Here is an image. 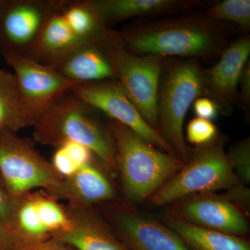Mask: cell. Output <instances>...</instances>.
<instances>
[{
	"label": "cell",
	"instance_id": "cell-1",
	"mask_svg": "<svg viewBox=\"0 0 250 250\" xmlns=\"http://www.w3.org/2000/svg\"><path fill=\"white\" fill-rule=\"evenodd\" d=\"M94 108L72 90L52 104L34 124V139L57 148L65 142L82 145L90 149L104 170L117 173L114 145L108 125L105 126Z\"/></svg>",
	"mask_w": 250,
	"mask_h": 250
},
{
	"label": "cell",
	"instance_id": "cell-2",
	"mask_svg": "<svg viewBox=\"0 0 250 250\" xmlns=\"http://www.w3.org/2000/svg\"><path fill=\"white\" fill-rule=\"evenodd\" d=\"M108 128L114 145L117 172L131 201L150 198L184 166L177 156L154 147L125 125L111 121Z\"/></svg>",
	"mask_w": 250,
	"mask_h": 250
},
{
	"label": "cell",
	"instance_id": "cell-3",
	"mask_svg": "<svg viewBox=\"0 0 250 250\" xmlns=\"http://www.w3.org/2000/svg\"><path fill=\"white\" fill-rule=\"evenodd\" d=\"M125 48L139 55L210 57L222 45L220 32L208 21L186 18L119 34Z\"/></svg>",
	"mask_w": 250,
	"mask_h": 250
},
{
	"label": "cell",
	"instance_id": "cell-4",
	"mask_svg": "<svg viewBox=\"0 0 250 250\" xmlns=\"http://www.w3.org/2000/svg\"><path fill=\"white\" fill-rule=\"evenodd\" d=\"M205 94V73L196 62L181 61L164 67L158 94V131L184 163L192 153L184 139V119L195 100Z\"/></svg>",
	"mask_w": 250,
	"mask_h": 250
},
{
	"label": "cell",
	"instance_id": "cell-5",
	"mask_svg": "<svg viewBox=\"0 0 250 250\" xmlns=\"http://www.w3.org/2000/svg\"><path fill=\"white\" fill-rule=\"evenodd\" d=\"M0 178L17 202L36 188L65 200V178L27 141L12 131L0 132Z\"/></svg>",
	"mask_w": 250,
	"mask_h": 250
},
{
	"label": "cell",
	"instance_id": "cell-6",
	"mask_svg": "<svg viewBox=\"0 0 250 250\" xmlns=\"http://www.w3.org/2000/svg\"><path fill=\"white\" fill-rule=\"evenodd\" d=\"M238 182L228 154L213 141L191 153L182 168L153 194L150 202L168 205L194 194L228 190Z\"/></svg>",
	"mask_w": 250,
	"mask_h": 250
},
{
	"label": "cell",
	"instance_id": "cell-7",
	"mask_svg": "<svg viewBox=\"0 0 250 250\" xmlns=\"http://www.w3.org/2000/svg\"><path fill=\"white\" fill-rule=\"evenodd\" d=\"M113 57L116 80L145 121L158 131V94L164 60L157 56L131 53L123 45L121 37Z\"/></svg>",
	"mask_w": 250,
	"mask_h": 250
},
{
	"label": "cell",
	"instance_id": "cell-8",
	"mask_svg": "<svg viewBox=\"0 0 250 250\" xmlns=\"http://www.w3.org/2000/svg\"><path fill=\"white\" fill-rule=\"evenodd\" d=\"M62 0H4L0 12V55L33 59L36 44L49 18Z\"/></svg>",
	"mask_w": 250,
	"mask_h": 250
},
{
	"label": "cell",
	"instance_id": "cell-9",
	"mask_svg": "<svg viewBox=\"0 0 250 250\" xmlns=\"http://www.w3.org/2000/svg\"><path fill=\"white\" fill-rule=\"evenodd\" d=\"M1 56L14 70L30 126L63 94L81 84L35 59L14 54Z\"/></svg>",
	"mask_w": 250,
	"mask_h": 250
},
{
	"label": "cell",
	"instance_id": "cell-10",
	"mask_svg": "<svg viewBox=\"0 0 250 250\" xmlns=\"http://www.w3.org/2000/svg\"><path fill=\"white\" fill-rule=\"evenodd\" d=\"M72 91L94 109L105 113L111 121L125 125L149 144L175 155L160 133L145 121L117 80L81 83Z\"/></svg>",
	"mask_w": 250,
	"mask_h": 250
},
{
	"label": "cell",
	"instance_id": "cell-11",
	"mask_svg": "<svg viewBox=\"0 0 250 250\" xmlns=\"http://www.w3.org/2000/svg\"><path fill=\"white\" fill-rule=\"evenodd\" d=\"M120 35L110 29L49 64L67 80L79 83L116 80L113 49Z\"/></svg>",
	"mask_w": 250,
	"mask_h": 250
},
{
	"label": "cell",
	"instance_id": "cell-12",
	"mask_svg": "<svg viewBox=\"0 0 250 250\" xmlns=\"http://www.w3.org/2000/svg\"><path fill=\"white\" fill-rule=\"evenodd\" d=\"M42 192H29L16 203L11 229L27 242L44 241L70 228L65 207Z\"/></svg>",
	"mask_w": 250,
	"mask_h": 250
},
{
	"label": "cell",
	"instance_id": "cell-13",
	"mask_svg": "<svg viewBox=\"0 0 250 250\" xmlns=\"http://www.w3.org/2000/svg\"><path fill=\"white\" fill-rule=\"evenodd\" d=\"M116 234L129 250H190L168 227L126 206L111 208Z\"/></svg>",
	"mask_w": 250,
	"mask_h": 250
},
{
	"label": "cell",
	"instance_id": "cell-14",
	"mask_svg": "<svg viewBox=\"0 0 250 250\" xmlns=\"http://www.w3.org/2000/svg\"><path fill=\"white\" fill-rule=\"evenodd\" d=\"M65 208L71 225L53 239L75 250H129L91 207L68 203Z\"/></svg>",
	"mask_w": 250,
	"mask_h": 250
},
{
	"label": "cell",
	"instance_id": "cell-15",
	"mask_svg": "<svg viewBox=\"0 0 250 250\" xmlns=\"http://www.w3.org/2000/svg\"><path fill=\"white\" fill-rule=\"evenodd\" d=\"M175 217L188 223L220 232L243 236L249 226L241 210L223 197L202 196L179 206Z\"/></svg>",
	"mask_w": 250,
	"mask_h": 250
},
{
	"label": "cell",
	"instance_id": "cell-16",
	"mask_svg": "<svg viewBox=\"0 0 250 250\" xmlns=\"http://www.w3.org/2000/svg\"><path fill=\"white\" fill-rule=\"evenodd\" d=\"M250 54V38H241L223 51L214 67L204 70L207 94L218 104L227 106L238 100V82Z\"/></svg>",
	"mask_w": 250,
	"mask_h": 250
},
{
	"label": "cell",
	"instance_id": "cell-17",
	"mask_svg": "<svg viewBox=\"0 0 250 250\" xmlns=\"http://www.w3.org/2000/svg\"><path fill=\"white\" fill-rule=\"evenodd\" d=\"M89 2L106 25L128 18L174 12L198 4L177 0H89Z\"/></svg>",
	"mask_w": 250,
	"mask_h": 250
},
{
	"label": "cell",
	"instance_id": "cell-18",
	"mask_svg": "<svg viewBox=\"0 0 250 250\" xmlns=\"http://www.w3.org/2000/svg\"><path fill=\"white\" fill-rule=\"evenodd\" d=\"M97 163L95 158L71 177L65 178V200L68 203L91 207L114 198V188Z\"/></svg>",
	"mask_w": 250,
	"mask_h": 250
},
{
	"label": "cell",
	"instance_id": "cell-19",
	"mask_svg": "<svg viewBox=\"0 0 250 250\" xmlns=\"http://www.w3.org/2000/svg\"><path fill=\"white\" fill-rule=\"evenodd\" d=\"M62 4L49 18L36 44L33 59L49 65L84 42L69 27L62 14Z\"/></svg>",
	"mask_w": 250,
	"mask_h": 250
},
{
	"label": "cell",
	"instance_id": "cell-20",
	"mask_svg": "<svg viewBox=\"0 0 250 250\" xmlns=\"http://www.w3.org/2000/svg\"><path fill=\"white\" fill-rule=\"evenodd\" d=\"M166 223L190 250H250L249 242L241 236L201 228L175 216L167 217Z\"/></svg>",
	"mask_w": 250,
	"mask_h": 250
},
{
	"label": "cell",
	"instance_id": "cell-21",
	"mask_svg": "<svg viewBox=\"0 0 250 250\" xmlns=\"http://www.w3.org/2000/svg\"><path fill=\"white\" fill-rule=\"evenodd\" d=\"M30 126L17 80L13 72L0 69V132Z\"/></svg>",
	"mask_w": 250,
	"mask_h": 250
},
{
	"label": "cell",
	"instance_id": "cell-22",
	"mask_svg": "<svg viewBox=\"0 0 250 250\" xmlns=\"http://www.w3.org/2000/svg\"><path fill=\"white\" fill-rule=\"evenodd\" d=\"M62 11L69 27L83 40L98 39L110 30L92 7L89 0L64 1Z\"/></svg>",
	"mask_w": 250,
	"mask_h": 250
},
{
	"label": "cell",
	"instance_id": "cell-23",
	"mask_svg": "<svg viewBox=\"0 0 250 250\" xmlns=\"http://www.w3.org/2000/svg\"><path fill=\"white\" fill-rule=\"evenodd\" d=\"M88 148L74 142H65L57 147L52 164L64 178L71 177L81 167L95 159Z\"/></svg>",
	"mask_w": 250,
	"mask_h": 250
},
{
	"label": "cell",
	"instance_id": "cell-24",
	"mask_svg": "<svg viewBox=\"0 0 250 250\" xmlns=\"http://www.w3.org/2000/svg\"><path fill=\"white\" fill-rule=\"evenodd\" d=\"M205 15L208 19L231 21L248 29L250 27V1L224 0L207 10Z\"/></svg>",
	"mask_w": 250,
	"mask_h": 250
},
{
	"label": "cell",
	"instance_id": "cell-25",
	"mask_svg": "<svg viewBox=\"0 0 250 250\" xmlns=\"http://www.w3.org/2000/svg\"><path fill=\"white\" fill-rule=\"evenodd\" d=\"M233 171L241 183H250V138L236 143L227 153Z\"/></svg>",
	"mask_w": 250,
	"mask_h": 250
},
{
	"label": "cell",
	"instance_id": "cell-26",
	"mask_svg": "<svg viewBox=\"0 0 250 250\" xmlns=\"http://www.w3.org/2000/svg\"><path fill=\"white\" fill-rule=\"evenodd\" d=\"M217 133L216 126L211 121L196 117L188 124L187 141L201 147L213 142Z\"/></svg>",
	"mask_w": 250,
	"mask_h": 250
},
{
	"label": "cell",
	"instance_id": "cell-27",
	"mask_svg": "<svg viewBox=\"0 0 250 250\" xmlns=\"http://www.w3.org/2000/svg\"><path fill=\"white\" fill-rule=\"evenodd\" d=\"M223 198L234 205L240 210L248 213L250 210V192L246 185L238 182L230 187Z\"/></svg>",
	"mask_w": 250,
	"mask_h": 250
},
{
	"label": "cell",
	"instance_id": "cell-28",
	"mask_svg": "<svg viewBox=\"0 0 250 250\" xmlns=\"http://www.w3.org/2000/svg\"><path fill=\"white\" fill-rule=\"evenodd\" d=\"M16 203L0 178V220L11 229Z\"/></svg>",
	"mask_w": 250,
	"mask_h": 250
},
{
	"label": "cell",
	"instance_id": "cell-29",
	"mask_svg": "<svg viewBox=\"0 0 250 250\" xmlns=\"http://www.w3.org/2000/svg\"><path fill=\"white\" fill-rule=\"evenodd\" d=\"M193 109L197 118L211 121L218 115L219 104L213 99L200 97L194 102Z\"/></svg>",
	"mask_w": 250,
	"mask_h": 250
},
{
	"label": "cell",
	"instance_id": "cell-30",
	"mask_svg": "<svg viewBox=\"0 0 250 250\" xmlns=\"http://www.w3.org/2000/svg\"><path fill=\"white\" fill-rule=\"evenodd\" d=\"M26 242L0 220V250H16Z\"/></svg>",
	"mask_w": 250,
	"mask_h": 250
},
{
	"label": "cell",
	"instance_id": "cell-31",
	"mask_svg": "<svg viewBox=\"0 0 250 250\" xmlns=\"http://www.w3.org/2000/svg\"><path fill=\"white\" fill-rule=\"evenodd\" d=\"M16 250H72L70 247L53 238L44 241L26 242Z\"/></svg>",
	"mask_w": 250,
	"mask_h": 250
},
{
	"label": "cell",
	"instance_id": "cell-32",
	"mask_svg": "<svg viewBox=\"0 0 250 250\" xmlns=\"http://www.w3.org/2000/svg\"><path fill=\"white\" fill-rule=\"evenodd\" d=\"M238 85H240L241 90L240 98L246 105L249 104L250 100V65L249 62H247L242 71L238 86Z\"/></svg>",
	"mask_w": 250,
	"mask_h": 250
},
{
	"label": "cell",
	"instance_id": "cell-33",
	"mask_svg": "<svg viewBox=\"0 0 250 250\" xmlns=\"http://www.w3.org/2000/svg\"><path fill=\"white\" fill-rule=\"evenodd\" d=\"M4 0H0V12H1V8H2L3 4H4Z\"/></svg>",
	"mask_w": 250,
	"mask_h": 250
}]
</instances>
